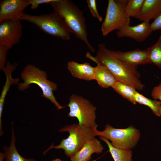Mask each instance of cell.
Masks as SVG:
<instances>
[{
    "instance_id": "26",
    "label": "cell",
    "mask_w": 161,
    "mask_h": 161,
    "mask_svg": "<svg viewBox=\"0 0 161 161\" xmlns=\"http://www.w3.org/2000/svg\"><path fill=\"white\" fill-rule=\"evenodd\" d=\"M55 0H30V8L32 10L37 9L39 6L42 4H49Z\"/></svg>"
},
{
    "instance_id": "5",
    "label": "cell",
    "mask_w": 161,
    "mask_h": 161,
    "mask_svg": "<svg viewBox=\"0 0 161 161\" xmlns=\"http://www.w3.org/2000/svg\"><path fill=\"white\" fill-rule=\"evenodd\" d=\"M32 23L49 35L68 40L71 32L64 19L53 12L47 14L33 15L24 13L20 19Z\"/></svg>"
},
{
    "instance_id": "30",
    "label": "cell",
    "mask_w": 161,
    "mask_h": 161,
    "mask_svg": "<svg viewBox=\"0 0 161 161\" xmlns=\"http://www.w3.org/2000/svg\"><path fill=\"white\" fill-rule=\"evenodd\" d=\"M51 161H64L62 160H61L58 158H56V159L52 160Z\"/></svg>"
},
{
    "instance_id": "14",
    "label": "cell",
    "mask_w": 161,
    "mask_h": 161,
    "mask_svg": "<svg viewBox=\"0 0 161 161\" xmlns=\"http://www.w3.org/2000/svg\"><path fill=\"white\" fill-rule=\"evenodd\" d=\"M67 68L75 78L88 81L95 80V67L88 63L79 64L70 61L67 64Z\"/></svg>"
},
{
    "instance_id": "7",
    "label": "cell",
    "mask_w": 161,
    "mask_h": 161,
    "mask_svg": "<svg viewBox=\"0 0 161 161\" xmlns=\"http://www.w3.org/2000/svg\"><path fill=\"white\" fill-rule=\"evenodd\" d=\"M69 102L67 105L69 108L68 116L76 118L78 124L97 130L95 122L96 108L89 100L80 96L73 94L70 97Z\"/></svg>"
},
{
    "instance_id": "27",
    "label": "cell",
    "mask_w": 161,
    "mask_h": 161,
    "mask_svg": "<svg viewBox=\"0 0 161 161\" xmlns=\"http://www.w3.org/2000/svg\"><path fill=\"white\" fill-rule=\"evenodd\" d=\"M150 26L152 31L161 30V13L150 24Z\"/></svg>"
},
{
    "instance_id": "6",
    "label": "cell",
    "mask_w": 161,
    "mask_h": 161,
    "mask_svg": "<svg viewBox=\"0 0 161 161\" xmlns=\"http://www.w3.org/2000/svg\"><path fill=\"white\" fill-rule=\"evenodd\" d=\"M94 131L96 136L106 138L110 140L114 147L122 149L131 150L134 148L140 136L139 130L132 126L120 129L114 128L108 124L103 130L100 131L97 129Z\"/></svg>"
},
{
    "instance_id": "8",
    "label": "cell",
    "mask_w": 161,
    "mask_h": 161,
    "mask_svg": "<svg viewBox=\"0 0 161 161\" xmlns=\"http://www.w3.org/2000/svg\"><path fill=\"white\" fill-rule=\"evenodd\" d=\"M128 0H109L105 17L102 24L103 35L106 36L111 32L118 30L129 25L130 19L125 14V6Z\"/></svg>"
},
{
    "instance_id": "2",
    "label": "cell",
    "mask_w": 161,
    "mask_h": 161,
    "mask_svg": "<svg viewBox=\"0 0 161 161\" xmlns=\"http://www.w3.org/2000/svg\"><path fill=\"white\" fill-rule=\"evenodd\" d=\"M53 12L64 20L71 33L83 41L90 50L95 52V49L88 41L86 20L83 10L69 0H55L49 4Z\"/></svg>"
},
{
    "instance_id": "18",
    "label": "cell",
    "mask_w": 161,
    "mask_h": 161,
    "mask_svg": "<svg viewBox=\"0 0 161 161\" xmlns=\"http://www.w3.org/2000/svg\"><path fill=\"white\" fill-rule=\"evenodd\" d=\"M100 139L107 145L114 161H132V152L131 150L122 149L114 147L109 140L102 136Z\"/></svg>"
},
{
    "instance_id": "12",
    "label": "cell",
    "mask_w": 161,
    "mask_h": 161,
    "mask_svg": "<svg viewBox=\"0 0 161 161\" xmlns=\"http://www.w3.org/2000/svg\"><path fill=\"white\" fill-rule=\"evenodd\" d=\"M116 57L119 59L132 66L151 64L148 52L147 49H139L128 52L112 51Z\"/></svg>"
},
{
    "instance_id": "15",
    "label": "cell",
    "mask_w": 161,
    "mask_h": 161,
    "mask_svg": "<svg viewBox=\"0 0 161 161\" xmlns=\"http://www.w3.org/2000/svg\"><path fill=\"white\" fill-rule=\"evenodd\" d=\"M161 13V0H144L141 10L135 18L140 21L149 23Z\"/></svg>"
},
{
    "instance_id": "22",
    "label": "cell",
    "mask_w": 161,
    "mask_h": 161,
    "mask_svg": "<svg viewBox=\"0 0 161 161\" xmlns=\"http://www.w3.org/2000/svg\"><path fill=\"white\" fill-rule=\"evenodd\" d=\"M146 49L151 64L161 68V35L155 44Z\"/></svg>"
},
{
    "instance_id": "25",
    "label": "cell",
    "mask_w": 161,
    "mask_h": 161,
    "mask_svg": "<svg viewBox=\"0 0 161 161\" xmlns=\"http://www.w3.org/2000/svg\"><path fill=\"white\" fill-rule=\"evenodd\" d=\"M8 49L5 47L0 46V69L2 70L6 63V55Z\"/></svg>"
},
{
    "instance_id": "9",
    "label": "cell",
    "mask_w": 161,
    "mask_h": 161,
    "mask_svg": "<svg viewBox=\"0 0 161 161\" xmlns=\"http://www.w3.org/2000/svg\"><path fill=\"white\" fill-rule=\"evenodd\" d=\"M20 21L7 20L0 23V46L9 50L19 43L23 32Z\"/></svg>"
},
{
    "instance_id": "16",
    "label": "cell",
    "mask_w": 161,
    "mask_h": 161,
    "mask_svg": "<svg viewBox=\"0 0 161 161\" xmlns=\"http://www.w3.org/2000/svg\"><path fill=\"white\" fill-rule=\"evenodd\" d=\"M17 65L16 63L11 64L10 62L7 61L6 65L2 69L4 72L6 76V81L2 89L0 97V131L2 132L1 117L4 106V100L7 92L10 86L12 84L18 83V78L13 79L11 76V73L16 69Z\"/></svg>"
},
{
    "instance_id": "21",
    "label": "cell",
    "mask_w": 161,
    "mask_h": 161,
    "mask_svg": "<svg viewBox=\"0 0 161 161\" xmlns=\"http://www.w3.org/2000/svg\"><path fill=\"white\" fill-rule=\"evenodd\" d=\"M112 88L123 98L133 104H136L137 103L134 100V96L137 90L135 89L118 81Z\"/></svg>"
},
{
    "instance_id": "19",
    "label": "cell",
    "mask_w": 161,
    "mask_h": 161,
    "mask_svg": "<svg viewBox=\"0 0 161 161\" xmlns=\"http://www.w3.org/2000/svg\"><path fill=\"white\" fill-rule=\"evenodd\" d=\"M11 141L9 147H3L6 159L5 161H37L33 159H26L21 156L17 151L15 145L16 139L12 129Z\"/></svg>"
},
{
    "instance_id": "23",
    "label": "cell",
    "mask_w": 161,
    "mask_h": 161,
    "mask_svg": "<svg viewBox=\"0 0 161 161\" xmlns=\"http://www.w3.org/2000/svg\"><path fill=\"white\" fill-rule=\"evenodd\" d=\"M144 0H129L125 8V13L128 17L136 18L140 13Z\"/></svg>"
},
{
    "instance_id": "17",
    "label": "cell",
    "mask_w": 161,
    "mask_h": 161,
    "mask_svg": "<svg viewBox=\"0 0 161 161\" xmlns=\"http://www.w3.org/2000/svg\"><path fill=\"white\" fill-rule=\"evenodd\" d=\"M97 65L95 67V80L101 87H112L118 81L105 66L99 64Z\"/></svg>"
},
{
    "instance_id": "1",
    "label": "cell",
    "mask_w": 161,
    "mask_h": 161,
    "mask_svg": "<svg viewBox=\"0 0 161 161\" xmlns=\"http://www.w3.org/2000/svg\"><path fill=\"white\" fill-rule=\"evenodd\" d=\"M95 57L87 52L86 57L107 68L119 82L129 85L140 91L145 87L140 80V74L137 66L130 65L118 59L112 51L108 49L103 44H99Z\"/></svg>"
},
{
    "instance_id": "24",
    "label": "cell",
    "mask_w": 161,
    "mask_h": 161,
    "mask_svg": "<svg viewBox=\"0 0 161 161\" xmlns=\"http://www.w3.org/2000/svg\"><path fill=\"white\" fill-rule=\"evenodd\" d=\"M88 6L92 16L96 18L100 22L103 20V18L98 12L95 0H87Z\"/></svg>"
},
{
    "instance_id": "10",
    "label": "cell",
    "mask_w": 161,
    "mask_h": 161,
    "mask_svg": "<svg viewBox=\"0 0 161 161\" xmlns=\"http://www.w3.org/2000/svg\"><path fill=\"white\" fill-rule=\"evenodd\" d=\"M30 5V0L1 1L0 23L7 20H20L24 14V10Z\"/></svg>"
},
{
    "instance_id": "20",
    "label": "cell",
    "mask_w": 161,
    "mask_h": 161,
    "mask_svg": "<svg viewBox=\"0 0 161 161\" xmlns=\"http://www.w3.org/2000/svg\"><path fill=\"white\" fill-rule=\"evenodd\" d=\"M134 98L136 103L148 106L156 116L159 117L161 116V102L147 98L137 91L134 94Z\"/></svg>"
},
{
    "instance_id": "13",
    "label": "cell",
    "mask_w": 161,
    "mask_h": 161,
    "mask_svg": "<svg viewBox=\"0 0 161 161\" xmlns=\"http://www.w3.org/2000/svg\"><path fill=\"white\" fill-rule=\"evenodd\" d=\"M103 147L95 137L87 141L82 148L70 158L71 161H90L93 154L102 153Z\"/></svg>"
},
{
    "instance_id": "29",
    "label": "cell",
    "mask_w": 161,
    "mask_h": 161,
    "mask_svg": "<svg viewBox=\"0 0 161 161\" xmlns=\"http://www.w3.org/2000/svg\"><path fill=\"white\" fill-rule=\"evenodd\" d=\"M5 158L4 154L2 152L0 153V161H3Z\"/></svg>"
},
{
    "instance_id": "3",
    "label": "cell",
    "mask_w": 161,
    "mask_h": 161,
    "mask_svg": "<svg viewBox=\"0 0 161 161\" xmlns=\"http://www.w3.org/2000/svg\"><path fill=\"white\" fill-rule=\"evenodd\" d=\"M60 132H67L68 137L63 139L57 146L52 145L44 152L45 154L52 148L62 149L67 157L70 158L82 148L88 141L95 137L96 134L92 129L78 124L68 125L58 130Z\"/></svg>"
},
{
    "instance_id": "4",
    "label": "cell",
    "mask_w": 161,
    "mask_h": 161,
    "mask_svg": "<svg viewBox=\"0 0 161 161\" xmlns=\"http://www.w3.org/2000/svg\"><path fill=\"white\" fill-rule=\"evenodd\" d=\"M21 76L24 82L18 84L19 90L24 91L29 88L30 84H36L42 90L43 97L49 100L58 109L64 108L58 102L53 95V92L57 89V84L47 79L45 71L40 69L34 65L29 64L25 67L21 74Z\"/></svg>"
},
{
    "instance_id": "31",
    "label": "cell",
    "mask_w": 161,
    "mask_h": 161,
    "mask_svg": "<svg viewBox=\"0 0 161 161\" xmlns=\"http://www.w3.org/2000/svg\"><path fill=\"white\" fill-rule=\"evenodd\" d=\"M96 161V160H94L91 161Z\"/></svg>"
},
{
    "instance_id": "28",
    "label": "cell",
    "mask_w": 161,
    "mask_h": 161,
    "mask_svg": "<svg viewBox=\"0 0 161 161\" xmlns=\"http://www.w3.org/2000/svg\"><path fill=\"white\" fill-rule=\"evenodd\" d=\"M151 96L155 100L158 99L161 101V82L158 86L153 88Z\"/></svg>"
},
{
    "instance_id": "11",
    "label": "cell",
    "mask_w": 161,
    "mask_h": 161,
    "mask_svg": "<svg viewBox=\"0 0 161 161\" xmlns=\"http://www.w3.org/2000/svg\"><path fill=\"white\" fill-rule=\"evenodd\" d=\"M152 32L150 23L143 22L133 26H125L118 30L116 34L119 38L128 37L137 42H142L149 36Z\"/></svg>"
}]
</instances>
